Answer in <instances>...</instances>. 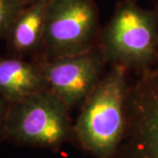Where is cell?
<instances>
[{
  "instance_id": "52a82bcc",
  "label": "cell",
  "mask_w": 158,
  "mask_h": 158,
  "mask_svg": "<svg viewBox=\"0 0 158 158\" xmlns=\"http://www.w3.org/2000/svg\"><path fill=\"white\" fill-rule=\"evenodd\" d=\"M51 1L40 0L25 6L6 37L10 56L36 59L41 55L46 15Z\"/></svg>"
},
{
  "instance_id": "ba28073f",
  "label": "cell",
  "mask_w": 158,
  "mask_h": 158,
  "mask_svg": "<svg viewBox=\"0 0 158 158\" xmlns=\"http://www.w3.org/2000/svg\"><path fill=\"white\" fill-rule=\"evenodd\" d=\"M48 85L39 63L19 57H0V96L9 103L19 101Z\"/></svg>"
},
{
  "instance_id": "4fadbf2b",
  "label": "cell",
  "mask_w": 158,
  "mask_h": 158,
  "mask_svg": "<svg viewBox=\"0 0 158 158\" xmlns=\"http://www.w3.org/2000/svg\"><path fill=\"white\" fill-rule=\"evenodd\" d=\"M157 63H158V62H157Z\"/></svg>"
},
{
  "instance_id": "8992f818",
  "label": "cell",
  "mask_w": 158,
  "mask_h": 158,
  "mask_svg": "<svg viewBox=\"0 0 158 158\" xmlns=\"http://www.w3.org/2000/svg\"><path fill=\"white\" fill-rule=\"evenodd\" d=\"M34 60L39 63L48 87L69 110L82 106L100 81L106 65L98 48L71 56Z\"/></svg>"
},
{
  "instance_id": "277c9868",
  "label": "cell",
  "mask_w": 158,
  "mask_h": 158,
  "mask_svg": "<svg viewBox=\"0 0 158 158\" xmlns=\"http://www.w3.org/2000/svg\"><path fill=\"white\" fill-rule=\"evenodd\" d=\"M98 22L93 0L51 1L46 15L43 48L38 58L54 60L95 49L100 34Z\"/></svg>"
},
{
  "instance_id": "9c48e42d",
  "label": "cell",
  "mask_w": 158,
  "mask_h": 158,
  "mask_svg": "<svg viewBox=\"0 0 158 158\" xmlns=\"http://www.w3.org/2000/svg\"><path fill=\"white\" fill-rule=\"evenodd\" d=\"M26 5L21 0H0V38L6 39L14 21Z\"/></svg>"
},
{
  "instance_id": "8fae6325",
  "label": "cell",
  "mask_w": 158,
  "mask_h": 158,
  "mask_svg": "<svg viewBox=\"0 0 158 158\" xmlns=\"http://www.w3.org/2000/svg\"><path fill=\"white\" fill-rule=\"evenodd\" d=\"M23 3L27 6V5H30V4H33L34 2H37V1H40V0H21ZM49 1H53V0H49Z\"/></svg>"
},
{
  "instance_id": "5b68a950",
  "label": "cell",
  "mask_w": 158,
  "mask_h": 158,
  "mask_svg": "<svg viewBox=\"0 0 158 158\" xmlns=\"http://www.w3.org/2000/svg\"><path fill=\"white\" fill-rule=\"evenodd\" d=\"M127 129L115 158H158V63L128 86Z\"/></svg>"
},
{
  "instance_id": "6da1fadb",
  "label": "cell",
  "mask_w": 158,
  "mask_h": 158,
  "mask_svg": "<svg viewBox=\"0 0 158 158\" xmlns=\"http://www.w3.org/2000/svg\"><path fill=\"white\" fill-rule=\"evenodd\" d=\"M127 69L113 65L90 92L73 124V141L94 158H115L127 129Z\"/></svg>"
},
{
  "instance_id": "7a4b0ae2",
  "label": "cell",
  "mask_w": 158,
  "mask_h": 158,
  "mask_svg": "<svg viewBox=\"0 0 158 158\" xmlns=\"http://www.w3.org/2000/svg\"><path fill=\"white\" fill-rule=\"evenodd\" d=\"M98 49L104 62L141 73L158 62V11L123 0L100 32Z\"/></svg>"
},
{
  "instance_id": "3957f363",
  "label": "cell",
  "mask_w": 158,
  "mask_h": 158,
  "mask_svg": "<svg viewBox=\"0 0 158 158\" xmlns=\"http://www.w3.org/2000/svg\"><path fill=\"white\" fill-rule=\"evenodd\" d=\"M69 111L49 88L9 103L5 141L19 147L57 152L67 142L73 141Z\"/></svg>"
},
{
  "instance_id": "30bf717a",
  "label": "cell",
  "mask_w": 158,
  "mask_h": 158,
  "mask_svg": "<svg viewBox=\"0 0 158 158\" xmlns=\"http://www.w3.org/2000/svg\"><path fill=\"white\" fill-rule=\"evenodd\" d=\"M9 102L0 96V142L5 141V129Z\"/></svg>"
},
{
  "instance_id": "7c38bea8",
  "label": "cell",
  "mask_w": 158,
  "mask_h": 158,
  "mask_svg": "<svg viewBox=\"0 0 158 158\" xmlns=\"http://www.w3.org/2000/svg\"><path fill=\"white\" fill-rule=\"evenodd\" d=\"M154 1H155V3H156V10L158 11V0H154Z\"/></svg>"
}]
</instances>
